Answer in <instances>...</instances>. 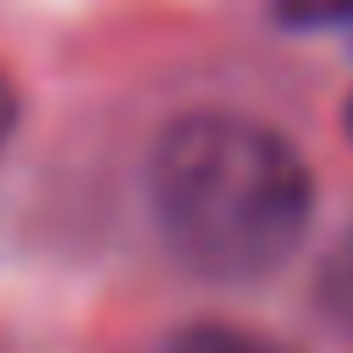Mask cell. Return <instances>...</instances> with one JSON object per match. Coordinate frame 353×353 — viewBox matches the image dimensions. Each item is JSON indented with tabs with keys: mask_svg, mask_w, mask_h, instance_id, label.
<instances>
[{
	"mask_svg": "<svg viewBox=\"0 0 353 353\" xmlns=\"http://www.w3.org/2000/svg\"><path fill=\"white\" fill-rule=\"evenodd\" d=\"M149 199L165 243L193 270L254 281L281 270L303 243L314 182L276 127L232 110H188L149 154Z\"/></svg>",
	"mask_w": 353,
	"mask_h": 353,
	"instance_id": "obj_1",
	"label": "cell"
},
{
	"mask_svg": "<svg viewBox=\"0 0 353 353\" xmlns=\"http://www.w3.org/2000/svg\"><path fill=\"white\" fill-rule=\"evenodd\" d=\"M165 353H287V347L270 342V336H259V331H243V325L199 320V325H182Z\"/></svg>",
	"mask_w": 353,
	"mask_h": 353,
	"instance_id": "obj_2",
	"label": "cell"
},
{
	"mask_svg": "<svg viewBox=\"0 0 353 353\" xmlns=\"http://www.w3.org/2000/svg\"><path fill=\"white\" fill-rule=\"evenodd\" d=\"M270 11L287 28H331V22H353V0H270Z\"/></svg>",
	"mask_w": 353,
	"mask_h": 353,
	"instance_id": "obj_3",
	"label": "cell"
},
{
	"mask_svg": "<svg viewBox=\"0 0 353 353\" xmlns=\"http://www.w3.org/2000/svg\"><path fill=\"white\" fill-rule=\"evenodd\" d=\"M11 121H17V94H11V83L0 77V143H6V132H11Z\"/></svg>",
	"mask_w": 353,
	"mask_h": 353,
	"instance_id": "obj_4",
	"label": "cell"
},
{
	"mask_svg": "<svg viewBox=\"0 0 353 353\" xmlns=\"http://www.w3.org/2000/svg\"><path fill=\"white\" fill-rule=\"evenodd\" d=\"M342 121H347V138H353V99H347V110H342Z\"/></svg>",
	"mask_w": 353,
	"mask_h": 353,
	"instance_id": "obj_5",
	"label": "cell"
}]
</instances>
